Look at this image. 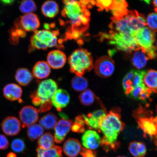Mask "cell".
Listing matches in <instances>:
<instances>
[{
	"instance_id": "obj_1",
	"label": "cell",
	"mask_w": 157,
	"mask_h": 157,
	"mask_svg": "<svg viewBox=\"0 0 157 157\" xmlns=\"http://www.w3.org/2000/svg\"><path fill=\"white\" fill-rule=\"evenodd\" d=\"M118 108L114 109L107 114L101 123L100 129L104 135L100 145L106 151H116L119 148L120 143L117 142L120 132L124 129L125 124L121 121Z\"/></svg>"
},
{
	"instance_id": "obj_2",
	"label": "cell",
	"mask_w": 157,
	"mask_h": 157,
	"mask_svg": "<svg viewBox=\"0 0 157 157\" xmlns=\"http://www.w3.org/2000/svg\"><path fill=\"white\" fill-rule=\"evenodd\" d=\"M63 15L70 20L74 30L84 32L89 27L90 13L86 6L75 1H65Z\"/></svg>"
},
{
	"instance_id": "obj_3",
	"label": "cell",
	"mask_w": 157,
	"mask_h": 157,
	"mask_svg": "<svg viewBox=\"0 0 157 157\" xmlns=\"http://www.w3.org/2000/svg\"><path fill=\"white\" fill-rule=\"evenodd\" d=\"M110 28L115 32L135 37L138 31L146 26L144 15L136 11H129L127 14L119 18L113 17Z\"/></svg>"
},
{
	"instance_id": "obj_4",
	"label": "cell",
	"mask_w": 157,
	"mask_h": 157,
	"mask_svg": "<svg viewBox=\"0 0 157 157\" xmlns=\"http://www.w3.org/2000/svg\"><path fill=\"white\" fill-rule=\"evenodd\" d=\"M57 84L52 79L44 80L39 84L38 89L31 95L32 102L39 107L38 111L46 112L52 107L51 99L58 88Z\"/></svg>"
},
{
	"instance_id": "obj_5",
	"label": "cell",
	"mask_w": 157,
	"mask_h": 157,
	"mask_svg": "<svg viewBox=\"0 0 157 157\" xmlns=\"http://www.w3.org/2000/svg\"><path fill=\"white\" fill-rule=\"evenodd\" d=\"M71 71L76 76H82L86 71L94 67L91 54L83 49H78L71 55L68 58Z\"/></svg>"
},
{
	"instance_id": "obj_6",
	"label": "cell",
	"mask_w": 157,
	"mask_h": 157,
	"mask_svg": "<svg viewBox=\"0 0 157 157\" xmlns=\"http://www.w3.org/2000/svg\"><path fill=\"white\" fill-rule=\"evenodd\" d=\"M151 112L142 107H139L133 113L139 128L144 134L156 140L157 117L152 115Z\"/></svg>"
},
{
	"instance_id": "obj_7",
	"label": "cell",
	"mask_w": 157,
	"mask_h": 157,
	"mask_svg": "<svg viewBox=\"0 0 157 157\" xmlns=\"http://www.w3.org/2000/svg\"><path fill=\"white\" fill-rule=\"evenodd\" d=\"M109 34L103 35L105 38L110 40V44L116 45L117 49L130 53L141 49L137 44L135 37L111 31Z\"/></svg>"
},
{
	"instance_id": "obj_8",
	"label": "cell",
	"mask_w": 157,
	"mask_h": 157,
	"mask_svg": "<svg viewBox=\"0 0 157 157\" xmlns=\"http://www.w3.org/2000/svg\"><path fill=\"white\" fill-rule=\"evenodd\" d=\"M58 38L56 33L49 30L35 31L31 38V44L39 50L54 48L58 44Z\"/></svg>"
},
{
	"instance_id": "obj_9",
	"label": "cell",
	"mask_w": 157,
	"mask_h": 157,
	"mask_svg": "<svg viewBox=\"0 0 157 157\" xmlns=\"http://www.w3.org/2000/svg\"><path fill=\"white\" fill-rule=\"evenodd\" d=\"M94 67L97 75L101 78H107L112 75L114 71L115 62L110 57L104 56L96 61Z\"/></svg>"
},
{
	"instance_id": "obj_10",
	"label": "cell",
	"mask_w": 157,
	"mask_h": 157,
	"mask_svg": "<svg viewBox=\"0 0 157 157\" xmlns=\"http://www.w3.org/2000/svg\"><path fill=\"white\" fill-rule=\"evenodd\" d=\"M135 38L137 44L144 50L154 46L155 33L148 27H145L140 29Z\"/></svg>"
},
{
	"instance_id": "obj_11",
	"label": "cell",
	"mask_w": 157,
	"mask_h": 157,
	"mask_svg": "<svg viewBox=\"0 0 157 157\" xmlns=\"http://www.w3.org/2000/svg\"><path fill=\"white\" fill-rule=\"evenodd\" d=\"M19 115L23 128L35 124L39 119L38 110L31 106L23 107L20 111Z\"/></svg>"
},
{
	"instance_id": "obj_12",
	"label": "cell",
	"mask_w": 157,
	"mask_h": 157,
	"mask_svg": "<svg viewBox=\"0 0 157 157\" xmlns=\"http://www.w3.org/2000/svg\"><path fill=\"white\" fill-rule=\"evenodd\" d=\"M73 124L72 121L68 119L59 120L54 127L55 142L58 144L63 142Z\"/></svg>"
},
{
	"instance_id": "obj_13",
	"label": "cell",
	"mask_w": 157,
	"mask_h": 157,
	"mask_svg": "<svg viewBox=\"0 0 157 157\" xmlns=\"http://www.w3.org/2000/svg\"><path fill=\"white\" fill-rule=\"evenodd\" d=\"M107 113L104 109H99L90 113L87 116L83 115L85 124L91 128L95 129L100 128L102 122L105 119Z\"/></svg>"
},
{
	"instance_id": "obj_14",
	"label": "cell",
	"mask_w": 157,
	"mask_h": 157,
	"mask_svg": "<svg viewBox=\"0 0 157 157\" xmlns=\"http://www.w3.org/2000/svg\"><path fill=\"white\" fill-rule=\"evenodd\" d=\"M21 124L17 117H7L4 120L2 124V128L4 133L10 136L18 134L21 130Z\"/></svg>"
},
{
	"instance_id": "obj_15",
	"label": "cell",
	"mask_w": 157,
	"mask_h": 157,
	"mask_svg": "<svg viewBox=\"0 0 157 157\" xmlns=\"http://www.w3.org/2000/svg\"><path fill=\"white\" fill-rule=\"evenodd\" d=\"M66 61V55L59 50L51 51L47 56V62L51 68L55 69H58L63 67Z\"/></svg>"
},
{
	"instance_id": "obj_16",
	"label": "cell",
	"mask_w": 157,
	"mask_h": 157,
	"mask_svg": "<svg viewBox=\"0 0 157 157\" xmlns=\"http://www.w3.org/2000/svg\"><path fill=\"white\" fill-rule=\"evenodd\" d=\"M52 105L57 110L60 112L63 108L67 106L70 101V96L67 91L59 89L55 92L51 99Z\"/></svg>"
},
{
	"instance_id": "obj_17",
	"label": "cell",
	"mask_w": 157,
	"mask_h": 157,
	"mask_svg": "<svg viewBox=\"0 0 157 157\" xmlns=\"http://www.w3.org/2000/svg\"><path fill=\"white\" fill-rule=\"evenodd\" d=\"M101 139L96 131L88 130L84 132L82 137V144L85 148L91 150L97 149L101 144Z\"/></svg>"
},
{
	"instance_id": "obj_18",
	"label": "cell",
	"mask_w": 157,
	"mask_h": 157,
	"mask_svg": "<svg viewBox=\"0 0 157 157\" xmlns=\"http://www.w3.org/2000/svg\"><path fill=\"white\" fill-rule=\"evenodd\" d=\"M21 26L23 30L31 32L36 31L40 26L38 17L34 13L25 14L21 17Z\"/></svg>"
},
{
	"instance_id": "obj_19",
	"label": "cell",
	"mask_w": 157,
	"mask_h": 157,
	"mask_svg": "<svg viewBox=\"0 0 157 157\" xmlns=\"http://www.w3.org/2000/svg\"><path fill=\"white\" fill-rule=\"evenodd\" d=\"M82 147L79 141L74 138L67 139L64 143L63 152L68 157H76L81 152Z\"/></svg>"
},
{
	"instance_id": "obj_20",
	"label": "cell",
	"mask_w": 157,
	"mask_h": 157,
	"mask_svg": "<svg viewBox=\"0 0 157 157\" xmlns=\"http://www.w3.org/2000/svg\"><path fill=\"white\" fill-rule=\"evenodd\" d=\"M3 95L9 101H14L20 99L22 90L21 87L14 83L7 84L3 88Z\"/></svg>"
},
{
	"instance_id": "obj_21",
	"label": "cell",
	"mask_w": 157,
	"mask_h": 157,
	"mask_svg": "<svg viewBox=\"0 0 157 157\" xmlns=\"http://www.w3.org/2000/svg\"><path fill=\"white\" fill-rule=\"evenodd\" d=\"M51 68L47 62L39 61L35 64L33 68V76L39 79L48 77L50 74Z\"/></svg>"
},
{
	"instance_id": "obj_22",
	"label": "cell",
	"mask_w": 157,
	"mask_h": 157,
	"mask_svg": "<svg viewBox=\"0 0 157 157\" xmlns=\"http://www.w3.org/2000/svg\"><path fill=\"white\" fill-rule=\"evenodd\" d=\"M135 52L131 59V63L137 69H141L146 66L149 58L142 48Z\"/></svg>"
},
{
	"instance_id": "obj_23",
	"label": "cell",
	"mask_w": 157,
	"mask_h": 157,
	"mask_svg": "<svg viewBox=\"0 0 157 157\" xmlns=\"http://www.w3.org/2000/svg\"><path fill=\"white\" fill-rule=\"evenodd\" d=\"M41 10L45 17L49 18H53L59 12V6L54 1H47L43 4Z\"/></svg>"
},
{
	"instance_id": "obj_24",
	"label": "cell",
	"mask_w": 157,
	"mask_h": 157,
	"mask_svg": "<svg viewBox=\"0 0 157 157\" xmlns=\"http://www.w3.org/2000/svg\"><path fill=\"white\" fill-rule=\"evenodd\" d=\"M15 78L17 82L23 86H26L30 83L33 78L32 73L25 68L17 70L15 75Z\"/></svg>"
},
{
	"instance_id": "obj_25",
	"label": "cell",
	"mask_w": 157,
	"mask_h": 157,
	"mask_svg": "<svg viewBox=\"0 0 157 157\" xmlns=\"http://www.w3.org/2000/svg\"><path fill=\"white\" fill-rule=\"evenodd\" d=\"M128 5L125 1H113L110 10L115 18H119L127 14L128 12L127 7Z\"/></svg>"
},
{
	"instance_id": "obj_26",
	"label": "cell",
	"mask_w": 157,
	"mask_h": 157,
	"mask_svg": "<svg viewBox=\"0 0 157 157\" xmlns=\"http://www.w3.org/2000/svg\"><path fill=\"white\" fill-rule=\"evenodd\" d=\"M143 83L147 88L152 90L155 93H157V72L156 71L149 70L144 76L143 80Z\"/></svg>"
},
{
	"instance_id": "obj_27",
	"label": "cell",
	"mask_w": 157,
	"mask_h": 157,
	"mask_svg": "<svg viewBox=\"0 0 157 157\" xmlns=\"http://www.w3.org/2000/svg\"><path fill=\"white\" fill-rule=\"evenodd\" d=\"M128 149L134 157H144L146 154V147L144 143L142 142H131L129 144Z\"/></svg>"
},
{
	"instance_id": "obj_28",
	"label": "cell",
	"mask_w": 157,
	"mask_h": 157,
	"mask_svg": "<svg viewBox=\"0 0 157 157\" xmlns=\"http://www.w3.org/2000/svg\"><path fill=\"white\" fill-rule=\"evenodd\" d=\"M37 157H63L61 147L54 146L52 148L44 150L38 147L36 149Z\"/></svg>"
},
{
	"instance_id": "obj_29",
	"label": "cell",
	"mask_w": 157,
	"mask_h": 157,
	"mask_svg": "<svg viewBox=\"0 0 157 157\" xmlns=\"http://www.w3.org/2000/svg\"><path fill=\"white\" fill-rule=\"evenodd\" d=\"M57 117L52 113L47 114L39 121L40 126L46 129H52L55 127L57 122Z\"/></svg>"
},
{
	"instance_id": "obj_30",
	"label": "cell",
	"mask_w": 157,
	"mask_h": 157,
	"mask_svg": "<svg viewBox=\"0 0 157 157\" xmlns=\"http://www.w3.org/2000/svg\"><path fill=\"white\" fill-rule=\"evenodd\" d=\"M54 137L50 132H47L43 135L38 141L39 148L47 150L55 146Z\"/></svg>"
},
{
	"instance_id": "obj_31",
	"label": "cell",
	"mask_w": 157,
	"mask_h": 157,
	"mask_svg": "<svg viewBox=\"0 0 157 157\" xmlns=\"http://www.w3.org/2000/svg\"><path fill=\"white\" fill-rule=\"evenodd\" d=\"M87 78L83 76H76L72 80L71 85L73 89L78 92L85 91L88 86Z\"/></svg>"
},
{
	"instance_id": "obj_32",
	"label": "cell",
	"mask_w": 157,
	"mask_h": 157,
	"mask_svg": "<svg viewBox=\"0 0 157 157\" xmlns=\"http://www.w3.org/2000/svg\"><path fill=\"white\" fill-rule=\"evenodd\" d=\"M27 135L28 138L31 141H34L42 136L44 129L40 125L34 124L28 127Z\"/></svg>"
},
{
	"instance_id": "obj_33",
	"label": "cell",
	"mask_w": 157,
	"mask_h": 157,
	"mask_svg": "<svg viewBox=\"0 0 157 157\" xmlns=\"http://www.w3.org/2000/svg\"><path fill=\"white\" fill-rule=\"evenodd\" d=\"M78 98L82 105L89 106L92 105L94 102L95 96L91 90L88 89L86 90L80 94Z\"/></svg>"
},
{
	"instance_id": "obj_34",
	"label": "cell",
	"mask_w": 157,
	"mask_h": 157,
	"mask_svg": "<svg viewBox=\"0 0 157 157\" xmlns=\"http://www.w3.org/2000/svg\"><path fill=\"white\" fill-rule=\"evenodd\" d=\"M19 9L23 14L34 13L36 10V6L32 0H25L21 2L19 6Z\"/></svg>"
},
{
	"instance_id": "obj_35",
	"label": "cell",
	"mask_w": 157,
	"mask_h": 157,
	"mask_svg": "<svg viewBox=\"0 0 157 157\" xmlns=\"http://www.w3.org/2000/svg\"><path fill=\"white\" fill-rule=\"evenodd\" d=\"M157 15L156 13H152L149 14L146 19V26L148 27L153 32L155 33L157 31Z\"/></svg>"
},
{
	"instance_id": "obj_36",
	"label": "cell",
	"mask_w": 157,
	"mask_h": 157,
	"mask_svg": "<svg viewBox=\"0 0 157 157\" xmlns=\"http://www.w3.org/2000/svg\"><path fill=\"white\" fill-rule=\"evenodd\" d=\"M146 73L147 71H145L135 70L134 76L132 81L133 87L140 85L143 83V78Z\"/></svg>"
},
{
	"instance_id": "obj_37",
	"label": "cell",
	"mask_w": 157,
	"mask_h": 157,
	"mask_svg": "<svg viewBox=\"0 0 157 157\" xmlns=\"http://www.w3.org/2000/svg\"><path fill=\"white\" fill-rule=\"evenodd\" d=\"M11 147L13 151L17 153H21L25 149V143L22 139H15L11 143Z\"/></svg>"
},
{
	"instance_id": "obj_38",
	"label": "cell",
	"mask_w": 157,
	"mask_h": 157,
	"mask_svg": "<svg viewBox=\"0 0 157 157\" xmlns=\"http://www.w3.org/2000/svg\"><path fill=\"white\" fill-rule=\"evenodd\" d=\"M95 4L101 10L104 9L106 10H110L112 7L113 1L112 0H99L95 1Z\"/></svg>"
},
{
	"instance_id": "obj_39",
	"label": "cell",
	"mask_w": 157,
	"mask_h": 157,
	"mask_svg": "<svg viewBox=\"0 0 157 157\" xmlns=\"http://www.w3.org/2000/svg\"><path fill=\"white\" fill-rule=\"evenodd\" d=\"M122 84L125 94L127 95L130 94L133 89L132 81L127 79L125 77L123 80Z\"/></svg>"
},
{
	"instance_id": "obj_40",
	"label": "cell",
	"mask_w": 157,
	"mask_h": 157,
	"mask_svg": "<svg viewBox=\"0 0 157 157\" xmlns=\"http://www.w3.org/2000/svg\"><path fill=\"white\" fill-rule=\"evenodd\" d=\"M146 86L144 83L140 85L133 87V89L130 94V95L135 99H138L139 95Z\"/></svg>"
},
{
	"instance_id": "obj_41",
	"label": "cell",
	"mask_w": 157,
	"mask_h": 157,
	"mask_svg": "<svg viewBox=\"0 0 157 157\" xmlns=\"http://www.w3.org/2000/svg\"><path fill=\"white\" fill-rule=\"evenodd\" d=\"M80 154L83 157H97V155L95 151L83 147H82Z\"/></svg>"
},
{
	"instance_id": "obj_42",
	"label": "cell",
	"mask_w": 157,
	"mask_h": 157,
	"mask_svg": "<svg viewBox=\"0 0 157 157\" xmlns=\"http://www.w3.org/2000/svg\"><path fill=\"white\" fill-rule=\"evenodd\" d=\"M9 146V142L4 135L0 134V150H5Z\"/></svg>"
},
{
	"instance_id": "obj_43",
	"label": "cell",
	"mask_w": 157,
	"mask_h": 157,
	"mask_svg": "<svg viewBox=\"0 0 157 157\" xmlns=\"http://www.w3.org/2000/svg\"><path fill=\"white\" fill-rule=\"evenodd\" d=\"M144 51L145 53L146 54L149 59H152L156 58V48L155 46Z\"/></svg>"
},
{
	"instance_id": "obj_44",
	"label": "cell",
	"mask_w": 157,
	"mask_h": 157,
	"mask_svg": "<svg viewBox=\"0 0 157 157\" xmlns=\"http://www.w3.org/2000/svg\"><path fill=\"white\" fill-rule=\"evenodd\" d=\"M71 128L72 131L76 132L83 133L85 130L84 127L75 122L72 124Z\"/></svg>"
},
{
	"instance_id": "obj_45",
	"label": "cell",
	"mask_w": 157,
	"mask_h": 157,
	"mask_svg": "<svg viewBox=\"0 0 157 157\" xmlns=\"http://www.w3.org/2000/svg\"><path fill=\"white\" fill-rule=\"evenodd\" d=\"M134 71L135 70H132L130 71L128 73L125 77L127 79L131 80H133V78L134 76Z\"/></svg>"
},
{
	"instance_id": "obj_46",
	"label": "cell",
	"mask_w": 157,
	"mask_h": 157,
	"mask_svg": "<svg viewBox=\"0 0 157 157\" xmlns=\"http://www.w3.org/2000/svg\"><path fill=\"white\" fill-rule=\"evenodd\" d=\"M7 157H17V155L15 153L11 152L7 155Z\"/></svg>"
},
{
	"instance_id": "obj_47",
	"label": "cell",
	"mask_w": 157,
	"mask_h": 157,
	"mask_svg": "<svg viewBox=\"0 0 157 157\" xmlns=\"http://www.w3.org/2000/svg\"><path fill=\"white\" fill-rule=\"evenodd\" d=\"M116 52V51L114 50H110L109 51V54L110 56H113V55H114V53Z\"/></svg>"
},
{
	"instance_id": "obj_48",
	"label": "cell",
	"mask_w": 157,
	"mask_h": 157,
	"mask_svg": "<svg viewBox=\"0 0 157 157\" xmlns=\"http://www.w3.org/2000/svg\"><path fill=\"white\" fill-rule=\"evenodd\" d=\"M44 27L46 30H49L50 27V25L48 24H45Z\"/></svg>"
},
{
	"instance_id": "obj_49",
	"label": "cell",
	"mask_w": 157,
	"mask_h": 157,
	"mask_svg": "<svg viewBox=\"0 0 157 157\" xmlns=\"http://www.w3.org/2000/svg\"><path fill=\"white\" fill-rule=\"evenodd\" d=\"M153 4H154V5L155 6L156 8L157 6V1L155 0V1H153Z\"/></svg>"
},
{
	"instance_id": "obj_50",
	"label": "cell",
	"mask_w": 157,
	"mask_h": 157,
	"mask_svg": "<svg viewBox=\"0 0 157 157\" xmlns=\"http://www.w3.org/2000/svg\"><path fill=\"white\" fill-rule=\"evenodd\" d=\"M144 2H146V3H147V4H150V1H145Z\"/></svg>"
},
{
	"instance_id": "obj_51",
	"label": "cell",
	"mask_w": 157,
	"mask_h": 157,
	"mask_svg": "<svg viewBox=\"0 0 157 157\" xmlns=\"http://www.w3.org/2000/svg\"><path fill=\"white\" fill-rule=\"evenodd\" d=\"M117 157H127L126 156H117Z\"/></svg>"
},
{
	"instance_id": "obj_52",
	"label": "cell",
	"mask_w": 157,
	"mask_h": 157,
	"mask_svg": "<svg viewBox=\"0 0 157 157\" xmlns=\"http://www.w3.org/2000/svg\"></svg>"
}]
</instances>
